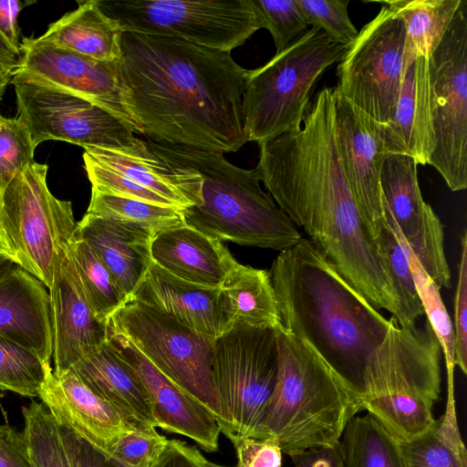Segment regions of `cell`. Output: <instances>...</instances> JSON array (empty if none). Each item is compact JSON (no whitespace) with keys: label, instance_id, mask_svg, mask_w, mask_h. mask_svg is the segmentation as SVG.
<instances>
[{"label":"cell","instance_id":"8992f818","mask_svg":"<svg viewBox=\"0 0 467 467\" xmlns=\"http://www.w3.org/2000/svg\"><path fill=\"white\" fill-rule=\"evenodd\" d=\"M347 48L311 27L266 64L248 70L243 99L247 140L260 143L299 129L318 78Z\"/></svg>","mask_w":467,"mask_h":467},{"label":"cell","instance_id":"f6af8a7d","mask_svg":"<svg viewBox=\"0 0 467 467\" xmlns=\"http://www.w3.org/2000/svg\"><path fill=\"white\" fill-rule=\"evenodd\" d=\"M461 256L454 296L455 366L467 374V231L461 239Z\"/></svg>","mask_w":467,"mask_h":467},{"label":"cell","instance_id":"484cf974","mask_svg":"<svg viewBox=\"0 0 467 467\" xmlns=\"http://www.w3.org/2000/svg\"><path fill=\"white\" fill-rule=\"evenodd\" d=\"M122 31L99 8L97 0L78 1V7L50 24L40 38L59 47L102 61H118Z\"/></svg>","mask_w":467,"mask_h":467},{"label":"cell","instance_id":"cb8c5ba5","mask_svg":"<svg viewBox=\"0 0 467 467\" xmlns=\"http://www.w3.org/2000/svg\"><path fill=\"white\" fill-rule=\"evenodd\" d=\"M153 235L143 228L88 213L75 232L93 249L127 300L152 263Z\"/></svg>","mask_w":467,"mask_h":467},{"label":"cell","instance_id":"60d3db41","mask_svg":"<svg viewBox=\"0 0 467 467\" xmlns=\"http://www.w3.org/2000/svg\"><path fill=\"white\" fill-rule=\"evenodd\" d=\"M261 28L267 29L280 53L309 29L296 0H252Z\"/></svg>","mask_w":467,"mask_h":467},{"label":"cell","instance_id":"e0dca14e","mask_svg":"<svg viewBox=\"0 0 467 467\" xmlns=\"http://www.w3.org/2000/svg\"><path fill=\"white\" fill-rule=\"evenodd\" d=\"M70 245V244H69ZM53 332V374L60 377L109 339L107 324L94 316L82 291L69 246L57 262L48 287Z\"/></svg>","mask_w":467,"mask_h":467},{"label":"cell","instance_id":"db71d44e","mask_svg":"<svg viewBox=\"0 0 467 467\" xmlns=\"http://www.w3.org/2000/svg\"><path fill=\"white\" fill-rule=\"evenodd\" d=\"M13 70L0 64V102L9 84H11Z\"/></svg>","mask_w":467,"mask_h":467},{"label":"cell","instance_id":"30bf717a","mask_svg":"<svg viewBox=\"0 0 467 467\" xmlns=\"http://www.w3.org/2000/svg\"><path fill=\"white\" fill-rule=\"evenodd\" d=\"M109 335L133 345L153 366L201 403L220 423L221 408L212 380L214 339L173 318L128 299L107 321Z\"/></svg>","mask_w":467,"mask_h":467},{"label":"cell","instance_id":"277c9868","mask_svg":"<svg viewBox=\"0 0 467 467\" xmlns=\"http://www.w3.org/2000/svg\"><path fill=\"white\" fill-rule=\"evenodd\" d=\"M163 160L195 171L201 202L182 210L184 223L219 240L282 251L302 238L290 218L260 185L255 169L229 162L223 153L147 140Z\"/></svg>","mask_w":467,"mask_h":467},{"label":"cell","instance_id":"6f0895ef","mask_svg":"<svg viewBox=\"0 0 467 467\" xmlns=\"http://www.w3.org/2000/svg\"><path fill=\"white\" fill-rule=\"evenodd\" d=\"M1 202H2V197H1V195H0V209H1ZM0 244H1V246L3 247V249L5 250L4 245H3V243H2L1 232H0ZM5 254H6V253H5ZM6 255H7V254H6Z\"/></svg>","mask_w":467,"mask_h":467},{"label":"cell","instance_id":"ba28073f","mask_svg":"<svg viewBox=\"0 0 467 467\" xmlns=\"http://www.w3.org/2000/svg\"><path fill=\"white\" fill-rule=\"evenodd\" d=\"M48 166L34 161L19 172L2 195L0 232L10 260L47 288L56 265L74 237L72 203L59 200L47 183Z\"/></svg>","mask_w":467,"mask_h":467},{"label":"cell","instance_id":"ab89813d","mask_svg":"<svg viewBox=\"0 0 467 467\" xmlns=\"http://www.w3.org/2000/svg\"><path fill=\"white\" fill-rule=\"evenodd\" d=\"M34 145L25 123L16 118H5L0 112V195L15 177L34 161Z\"/></svg>","mask_w":467,"mask_h":467},{"label":"cell","instance_id":"1f68e13d","mask_svg":"<svg viewBox=\"0 0 467 467\" xmlns=\"http://www.w3.org/2000/svg\"><path fill=\"white\" fill-rule=\"evenodd\" d=\"M432 407L420 398L405 394L382 395L362 402V410L372 415L398 442L411 441L435 426Z\"/></svg>","mask_w":467,"mask_h":467},{"label":"cell","instance_id":"d6a6232c","mask_svg":"<svg viewBox=\"0 0 467 467\" xmlns=\"http://www.w3.org/2000/svg\"><path fill=\"white\" fill-rule=\"evenodd\" d=\"M69 254L94 316L107 324L109 318L127 301L126 297L93 249L75 234L70 242Z\"/></svg>","mask_w":467,"mask_h":467},{"label":"cell","instance_id":"816d5d0a","mask_svg":"<svg viewBox=\"0 0 467 467\" xmlns=\"http://www.w3.org/2000/svg\"><path fill=\"white\" fill-rule=\"evenodd\" d=\"M34 3L20 0H0V33L16 48H20L18 15L25 6Z\"/></svg>","mask_w":467,"mask_h":467},{"label":"cell","instance_id":"f907efd6","mask_svg":"<svg viewBox=\"0 0 467 467\" xmlns=\"http://www.w3.org/2000/svg\"><path fill=\"white\" fill-rule=\"evenodd\" d=\"M294 467H344L339 442L289 455Z\"/></svg>","mask_w":467,"mask_h":467},{"label":"cell","instance_id":"f5cc1de1","mask_svg":"<svg viewBox=\"0 0 467 467\" xmlns=\"http://www.w3.org/2000/svg\"><path fill=\"white\" fill-rule=\"evenodd\" d=\"M20 61V48L13 47L0 33V64L14 71Z\"/></svg>","mask_w":467,"mask_h":467},{"label":"cell","instance_id":"7bdbcfd3","mask_svg":"<svg viewBox=\"0 0 467 467\" xmlns=\"http://www.w3.org/2000/svg\"><path fill=\"white\" fill-rule=\"evenodd\" d=\"M169 440L153 427H138L121 436L107 456L119 467H152Z\"/></svg>","mask_w":467,"mask_h":467},{"label":"cell","instance_id":"c3c4849f","mask_svg":"<svg viewBox=\"0 0 467 467\" xmlns=\"http://www.w3.org/2000/svg\"><path fill=\"white\" fill-rule=\"evenodd\" d=\"M0 467H32L23 431L0 424Z\"/></svg>","mask_w":467,"mask_h":467},{"label":"cell","instance_id":"7dc6e473","mask_svg":"<svg viewBox=\"0 0 467 467\" xmlns=\"http://www.w3.org/2000/svg\"><path fill=\"white\" fill-rule=\"evenodd\" d=\"M58 425L72 467H119L74 431L59 423Z\"/></svg>","mask_w":467,"mask_h":467},{"label":"cell","instance_id":"bcb514c9","mask_svg":"<svg viewBox=\"0 0 467 467\" xmlns=\"http://www.w3.org/2000/svg\"><path fill=\"white\" fill-rule=\"evenodd\" d=\"M237 457L235 467H283V451L273 437H246L232 441Z\"/></svg>","mask_w":467,"mask_h":467},{"label":"cell","instance_id":"680465c9","mask_svg":"<svg viewBox=\"0 0 467 467\" xmlns=\"http://www.w3.org/2000/svg\"><path fill=\"white\" fill-rule=\"evenodd\" d=\"M0 254L6 255V254H5V250L3 249V247L1 246V244H0Z\"/></svg>","mask_w":467,"mask_h":467},{"label":"cell","instance_id":"8fae6325","mask_svg":"<svg viewBox=\"0 0 467 467\" xmlns=\"http://www.w3.org/2000/svg\"><path fill=\"white\" fill-rule=\"evenodd\" d=\"M435 149L428 164L452 192L467 187V0L429 57Z\"/></svg>","mask_w":467,"mask_h":467},{"label":"cell","instance_id":"ffe728a7","mask_svg":"<svg viewBox=\"0 0 467 467\" xmlns=\"http://www.w3.org/2000/svg\"><path fill=\"white\" fill-rule=\"evenodd\" d=\"M129 299L150 306L212 339L230 328L220 288L180 279L154 262Z\"/></svg>","mask_w":467,"mask_h":467},{"label":"cell","instance_id":"f1b7e54d","mask_svg":"<svg viewBox=\"0 0 467 467\" xmlns=\"http://www.w3.org/2000/svg\"><path fill=\"white\" fill-rule=\"evenodd\" d=\"M405 26V70L418 57L429 58L450 26L462 0L386 1Z\"/></svg>","mask_w":467,"mask_h":467},{"label":"cell","instance_id":"7402d4cb","mask_svg":"<svg viewBox=\"0 0 467 467\" xmlns=\"http://www.w3.org/2000/svg\"><path fill=\"white\" fill-rule=\"evenodd\" d=\"M152 262L189 283L220 288L237 263L219 240L183 223L156 233L150 243Z\"/></svg>","mask_w":467,"mask_h":467},{"label":"cell","instance_id":"4dcf8cb0","mask_svg":"<svg viewBox=\"0 0 467 467\" xmlns=\"http://www.w3.org/2000/svg\"><path fill=\"white\" fill-rule=\"evenodd\" d=\"M339 446L344 467H406L399 442L369 413L348 420Z\"/></svg>","mask_w":467,"mask_h":467},{"label":"cell","instance_id":"f35d334b","mask_svg":"<svg viewBox=\"0 0 467 467\" xmlns=\"http://www.w3.org/2000/svg\"><path fill=\"white\" fill-rule=\"evenodd\" d=\"M51 366L16 342L0 335V389L39 397Z\"/></svg>","mask_w":467,"mask_h":467},{"label":"cell","instance_id":"44dd1931","mask_svg":"<svg viewBox=\"0 0 467 467\" xmlns=\"http://www.w3.org/2000/svg\"><path fill=\"white\" fill-rule=\"evenodd\" d=\"M0 335L50 365L53 332L48 291L16 265L0 277Z\"/></svg>","mask_w":467,"mask_h":467},{"label":"cell","instance_id":"74e56055","mask_svg":"<svg viewBox=\"0 0 467 467\" xmlns=\"http://www.w3.org/2000/svg\"><path fill=\"white\" fill-rule=\"evenodd\" d=\"M403 245V244H402ZM404 246V245H403ZM406 249V248H405ZM416 289L444 355L448 391H454L455 337L453 325L442 302L440 286L424 272L416 258L406 249Z\"/></svg>","mask_w":467,"mask_h":467},{"label":"cell","instance_id":"603a6c76","mask_svg":"<svg viewBox=\"0 0 467 467\" xmlns=\"http://www.w3.org/2000/svg\"><path fill=\"white\" fill-rule=\"evenodd\" d=\"M70 370L132 425L160 428L145 387L109 337Z\"/></svg>","mask_w":467,"mask_h":467},{"label":"cell","instance_id":"5bb4252c","mask_svg":"<svg viewBox=\"0 0 467 467\" xmlns=\"http://www.w3.org/2000/svg\"><path fill=\"white\" fill-rule=\"evenodd\" d=\"M439 341L426 320L423 327L391 324L382 342L369 353L364 370L361 403L378 396L405 394L434 404L441 393Z\"/></svg>","mask_w":467,"mask_h":467},{"label":"cell","instance_id":"11a10c76","mask_svg":"<svg viewBox=\"0 0 467 467\" xmlns=\"http://www.w3.org/2000/svg\"><path fill=\"white\" fill-rule=\"evenodd\" d=\"M15 264L9 259L8 256L0 254V277L8 272Z\"/></svg>","mask_w":467,"mask_h":467},{"label":"cell","instance_id":"d4e9b609","mask_svg":"<svg viewBox=\"0 0 467 467\" xmlns=\"http://www.w3.org/2000/svg\"><path fill=\"white\" fill-rule=\"evenodd\" d=\"M428 61L420 57L409 66L391 119L379 123L387 154L408 155L421 165L428 164L436 144Z\"/></svg>","mask_w":467,"mask_h":467},{"label":"cell","instance_id":"9a60e30c","mask_svg":"<svg viewBox=\"0 0 467 467\" xmlns=\"http://www.w3.org/2000/svg\"><path fill=\"white\" fill-rule=\"evenodd\" d=\"M21 61L12 73L14 82H29L84 99L110 112L137 134L123 108L119 60L102 61L59 47L38 37H24Z\"/></svg>","mask_w":467,"mask_h":467},{"label":"cell","instance_id":"681fc988","mask_svg":"<svg viewBox=\"0 0 467 467\" xmlns=\"http://www.w3.org/2000/svg\"><path fill=\"white\" fill-rule=\"evenodd\" d=\"M206 458L195 447L182 440H169L152 467H203Z\"/></svg>","mask_w":467,"mask_h":467},{"label":"cell","instance_id":"9f6ffc18","mask_svg":"<svg viewBox=\"0 0 467 467\" xmlns=\"http://www.w3.org/2000/svg\"><path fill=\"white\" fill-rule=\"evenodd\" d=\"M203 467H235V466H226V465L219 464V463H216L213 462H210L206 459V461L203 464Z\"/></svg>","mask_w":467,"mask_h":467},{"label":"cell","instance_id":"ee69618b","mask_svg":"<svg viewBox=\"0 0 467 467\" xmlns=\"http://www.w3.org/2000/svg\"><path fill=\"white\" fill-rule=\"evenodd\" d=\"M83 161L91 189L119 197L177 208L165 198L131 182L121 173L96 162L84 154Z\"/></svg>","mask_w":467,"mask_h":467},{"label":"cell","instance_id":"4316f807","mask_svg":"<svg viewBox=\"0 0 467 467\" xmlns=\"http://www.w3.org/2000/svg\"><path fill=\"white\" fill-rule=\"evenodd\" d=\"M230 327H281L269 272L237 262L220 287Z\"/></svg>","mask_w":467,"mask_h":467},{"label":"cell","instance_id":"b9f144b4","mask_svg":"<svg viewBox=\"0 0 467 467\" xmlns=\"http://www.w3.org/2000/svg\"><path fill=\"white\" fill-rule=\"evenodd\" d=\"M296 2L308 26L322 30L334 42L348 47L357 38L358 31L348 16V0Z\"/></svg>","mask_w":467,"mask_h":467},{"label":"cell","instance_id":"ac0fdd59","mask_svg":"<svg viewBox=\"0 0 467 467\" xmlns=\"http://www.w3.org/2000/svg\"><path fill=\"white\" fill-rule=\"evenodd\" d=\"M109 337L145 387L160 429L189 438L207 452L217 451L221 433L217 420L129 341L119 336L109 335Z\"/></svg>","mask_w":467,"mask_h":467},{"label":"cell","instance_id":"d590c367","mask_svg":"<svg viewBox=\"0 0 467 467\" xmlns=\"http://www.w3.org/2000/svg\"><path fill=\"white\" fill-rule=\"evenodd\" d=\"M375 241L400 302L399 324L416 325L417 320L424 315L423 306L410 268L407 251L386 219Z\"/></svg>","mask_w":467,"mask_h":467},{"label":"cell","instance_id":"83f0119b","mask_svg":"<svg viewBox=\"0 0 467 467\" xmlns=\"http://www.w3.org/2000/svg\"><path fill=\"white\" fill-rule=\"evenodd\" d=\"M382 206L394 220L404 240L418 232L428 203L418 180V163L410 156L388 153L380 171Z\"/></svg>","mask_w":467,"mask_h":467},{"label":"cell","instance_id":"2e32d148","mask_svg":"<svg viewBox=\"0 0 467 467\" xmlns=\"http://www.w3.org/2000/svg\"><path fill=\"white\" fill-rule=\"evenodd\" d=\"M334 95L342 168L366 226L376 239L385 223L380 171L387 151L379 122L348 99Z\"/></svg>","mask_w":467,"mask_h":467},{"label":"cell","instance_id":"6da1fadb","mask_svg":"<svg viewBox=\"0 0 467 467\" xmlns=\"http://www.w3.org/2000/svg\"><path fill=\"white\" fill-rule=\"evenodd\" d=\"M258 145L255 170L277 206L357 292L400 322L387 265L342 168L333 90L317 94L299 129Z\"/></svg>","mask_w":467,"mask_h":467},{"label":"cell","instance_id":"4fadbf2b","mask_svg":"<svg viewBox=\"0 0 467 467\" xmlns=\"http://www.w3.org/2000/svg\"><path fill=\"white\" fill-rule=\"evenodd\" d=\"M16 117L36 147L46 140L67 141L83 149H122L138 141L121 119L84 99L29 82L12 83Z\"/></svg>","mask_w":467,"mask_h":467},{"label":"cell","instance_id":"7a4b0ae2","mask_svg":"<svg viewBox=\"0 0 467 467\" xmlns=\"http://www.w3.org/2000/svg\"><path fill=\"white\" fill-rule=\"evenodd\" d=\"M248 69L231 52L180 38L122 32L120 99L137 134L160 144L220 153L246 142Z\"/></svg>","mask_w":467,"mask_h":467},{"label":"cell","instance_id":"e575fe53","mask_svg":"<svg viewBox=\"0 0 467 467\" xmlns=\"http://www.w3.org/2000/svg\"><path fill=\"white\" fill-rule=\"evenodd\" d=\"M24 435L32 467H72L57 421L41 402L23 407Z\"/></svg>","mask_w":467,"mask_h":467},{"label":"cell","instance_id":"f546056e","mask_svg":"<svg viewBox=\"0 0 467 467\" xmlns=\"http://www.w3.org/2000/svg\"><path fill=\"white\" fill-rule=\"evenodd\" d=\"M399 444L406 467H467L466 449L456 420L454 393H448L445 413L431 430Z\"/></svg>","mask_w":467,"mask_h":467},{"label":"cell","instance_id":"3957f363","mask_svg":"<svg viewBox=\"0 0 467 467\" xmlns=\"http://www.w3.org/2000/svg\"><path fill=\"white\" fill-rule=\"evenodd\" d=\"M268 272L281 326L307 343L361 400L367 358L391 317L357 292L309 239L280 251Z\"/></svg>","mask_w":467,"mask_h":467},{"label":"cell","instance_id":"7c38bea8","mask_svg":"<svg viewBox=\"0 0 467 467\" xmlns=\"http://www.w3.org/2000/svg\"><path fill=\"white\" fill-rule=\"evenodd\" d=\"M347 48L337 67L334 92L379 123L394 113L403 78L405 26L386 3Z\"/></svg>","mask_w":467,"mask_h":467},{"label":"cell","instance_id":"8d00e7d4","mask_svg":"<svg viewBox=\"0 0 467 467\" xmlns=\"http://www.w3.org/2000/svg\"><path fill=\"white\" fill-rule=\"evenodd\" d=\"M388 223L404 247L416 258L424 272L440 287H451V272L445 257L443 224L429 204L417 234L404 240L389 212L383 208Z\"/></svg>","mask_w":467,"mask_h":467},{"label":"cell","instance_id":"836d02e7","mask_svg":"<svg viewBox=\"0 0 467 467\" xmlns=\"http://www.w3.org/2000/svg\"><path fill=\"white\" fill-rule=\"evenodd\" d=\"M183 209L119 197L91 189L88 213L135 225L151 234L184 223Z\"/></svg>","mask_w":467,"mask_h":467},{"label":"cell","instance_id":"52a82bcc","mask_svg":"<svg viewBox=\"0 0 467 467\" xmlns=\"http://www.w3.org/2000/svg\"><path fill=\"white\" fill-rule=\"evenodd\" d=\"M211 371L221 432L256 438L277 379L275 329L233 326L213 341Z\"/></svg>","mask_w":467,"mask_h":467},{"label":"cell","instance_id":"d6986e66","mask_svg":"<svg viewBox=\"0 0 467 467\" xmlns=\"http://www.w3.org/2000/svg\"><path fill=\"white\" fill-rule=\"evenodd\" d=\"M39 398L59 424L74 431L106 455L121 436L141 427L130 423L70 369L60 377L51 369Z\"/></svg>","mask_w":467,"mask_h":467},{"label":"cell","instance_id":"5b68a950","mask_svg":"<svg viewBox=\"0 0 467 467\" xmlns=\"http://www.w3.org/2000/svg\"><path fill=\"white\" fill-rule=\"evenodd\" d=\"M275 332L277 379L256 438H275L288 456L338 443L361 400L307 343Z\"/></svg>","mask_w":467,"mask_h":467},{"label":"cell","instance_id":"9c48e42d","mask_svg":"<svg viewBox=\"0 0 467 467\" xmlns=\"http://www.w3.org/2000/svg\"><path fill=\"white\" fill-rule=\"evenodd\" d=\"M122 32L180 38L231 52L258 29L252 0H97Z\"/></svg>","mask_w":467,"mask_h":467}]
</instances>
